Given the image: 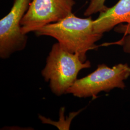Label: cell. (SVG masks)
<instances>
[{"mask_svg": "<svg viewBox=\"0 0 130 130\" xmlns=\"http://www.w3.org/2000/svg\"><path fill=\"white\" fill-rule=\"evenodd\" d=\"M74 0H31L21 20L23 33L36 32L48 24L56 23L71 14Z\"/></svg>", "mask_w": 130, "mask_h": 130, "instance_id": "obj_4", "label": "cell"}, {"mask_svg": "<svg viewBox=\"0 0 130 130\" xmlns=\"http://www.w3.org/2000/svg\"><path fill=\"white\" fill-rule=\"evenodd\" d=\"M31 0H14L9 13L0 20V57L9 58L26 46L28 37L23 33L21 22Z\"/></svg>", "mask_w": 130, "mask_h": 130, "instance_id": "obj_5", "label": "cell"}, {"mask_svg": "<svg viewBox=\"0 0 130 130\" xmlns=\"http://www.w3.org/2000/svg\"><path fill=\"white\" fill-rule=\"evenodd\" d=\"M130 24V0H119L116 5L100 12L94 20L93 27L96 33L103 35L119 24Z\"/></svg>", "mask_w": 130, "mask_h": 130, "instance_id": "obj_6", "label": "cell"}, {"mask_svg": "<svg viewBox=\"0 0 130 130\" xmlns=\"http://www.w3.org/2000/svg\"><path fill=\"white\" fill-rule=\"evenodd\" d=\"M117 32L123 34V37L118 41L113 42L104 43L101 45L103 46H107L111 45H118L122 47L125 53H130V24H121L115 27Z\"/></svg>", "mask_w": 130, "mask_h": 130, "instance_id": "obj_7", "label": "cell"}, {"mask_svg": "<svg viewBox=\"0 0 130 130\" xmlns=\"http://www.w3.org/2000/svg\"><path fill=\"white\" fill-rule=\"evenodd\" d=\"M106 0H90L87 8L84 12V15L90 17L92 14L101 12L107 9L108 7L105 5Z\"/></svg>", "mask_w": 130, "mask_h": 130, "instance_id": "obj_8", "label": "cell"}, {"mask_svg": "<svg viewBox=\"0 0 130 130\" xmlns=\"http://www.w3.org/2000/svg\"><path fill=\"white\" fill-rule=\"evenodd\" d=\"M130 76V67L120 63L112 68L100 64L92 73L77 79L67 93L79 98H96L101 92H108L115 88L123 89L124 81Z\"/></svg>", "mask_w": 130, "mask_h": 130, "instance_id": "obj_3", "label": "cell"}, {"mask_svg": "<svg viewBox=\"0 0 130 130\" xmlns=\"http://www.w3.org/2000/svg\"><path fill=\"white\" fill-rule=\"evenodd\" d=\"M91 67L89 61L83 62L78 55L68 51L57 42L52 47L41 73L52 93L59 96L67 93L81 70Z\"/></svg>", "mask_w": 130, "mask_h": 130, "instance_id": "obj_2", "label": "cell"}, {"mask_svg": "<svg viewBox=\"0 0 130 130\" xmlns=\"http://www.w3.org/2000/svg\"><path fill=\"white\" fill-rule=\"evenodd\" d=\"M93 21L91 16L83 19L72 13L60 21L48 24L35 33L37 36L56 39L66 50L78 55L80 59L85 62L87 53L98 48L95 43L103 36L94 32Z\"/></svg>", "mask_w": 130, "mask_h": 130, "instance_id": "obj_1", "label": "cell"}]
</instances>
